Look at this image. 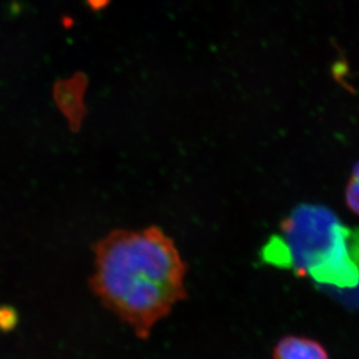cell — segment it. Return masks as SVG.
Here are the masks:
<instances>
[{
    "mask_svg": "<svg viewBox=\"0 0 359 359\" xmlns=\"http://www.w3.org/2000/svg\"><path fill=\"white\" fill-rule=\"evenodd\" d=\"M344 199L346 207L359 217V161L355 163L351 170V175L346 184Z\"/></svg>",
    "mask_w": 359,
    "mask_h": 359,
    "instance_id": "5b68a950",
    "label": "cell"
},
{
    "mask_svg": "<svg viewBox=\"0 0 359 359\" xmlns=\"http://www.w3.org/2000/svg\"><path fill=\"white\" fill-rule=\"evenodd\" d=\"M15 322V314L8 309H0V329H10Z\"/></svg>",
    "mask_w": 359,
    "mask_h": 359,
    "instance_id": "8992f818",
    "label": "cell"
},
{
    "mask_svg": "<svg viewBox=\"0 0 359 359\" xmlns=\"http://www.w3.org/2000/svg\"><path fill=\"white\" fill-rule=\"evenodd\" d=\"M93 251L92 292L137 339H149L156 323L189 297L187 262L175 241L157 226L112 231Z\"/></svg>",
    "mask_w": 359,
    "mask_h": 359,
    "instance_id": "6da1fadb",
    "label": "cell"
},
{
    "mask_svg": "<svg viewBox=\"0 0 359 359\" xmlns=\"http://www.w3.org/2000/svg\"><path fill=\"white\" fill-rule=\"evenodd\" d=\"M88 88V76L83 72L55 81L53 88L55 105L68 121L72 133L81 130L85 118L88 116V107L84 100Z\"/></svg>",
    "mask_w": 359,
    "mask_h": 359,
    "instance_id": "3957f363",
    "label": "cell"
},
{
    "mask_svg": "<svg viewBox=\"0 0 359 359\" xmlns=\"http://www.w3.org/2000/svg\"><path fill=\"white\" fill-rule=\"evenodd\" d=\"M272 359H330V357L319 341L306 336L287 335L276 343Z\"/></svg>",
    "mask_w": 359,
    "mask_h": 359,
    "instance_id": "277c9868",
    "label": "cell"
},
{
    "mask_svg": "<svg viewBox=\"0 0 359 359\" xmlns=\"http://www.w3.org/2000/svg\"><path fill=\"white\" fill-rule=\"evenodd\" d=\"M264 259L321 284L353 287L359 283V229L353 231L320 205H300L264 248Z\"/></svg>",
    "mask_w": 359,
    "mask_h": 359,
    "instance_id": "7a4b0ae2",
    "label": "cell"
},
{
    "mask_svg": "<svg viewBox=\"0 0 359 359\" xmlns=\"http://www.w3.org/2000/svg\"><path fill=\"white\" fill-rule=\"evenodd\" d=\"M85 3L92 12L98 13V12H102L109 6L111 0H85Z\"/></svg>",
    "mask_w": 359,
    "mask_h": 359,
    "instance_id": "52a82bcc",
    "label": "cell"
}]
</instances>
